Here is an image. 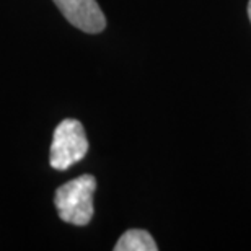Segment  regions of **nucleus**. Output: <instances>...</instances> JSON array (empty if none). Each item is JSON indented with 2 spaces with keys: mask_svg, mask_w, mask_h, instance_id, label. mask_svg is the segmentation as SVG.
Returning a JSON list of instances; mask_svg holds the SVG:
<instances>
[{
  "mask_svg": "<svg viewBox=\"0 0 251 251\" xmlns=\"http://www.w3.org/2000/svg\"><path fill=\"white\" fill-rule=\"evenodd\" d=\"M95 189H97V179L92 175H82L57 188L54 204L61 220L77 227L87 225L95 214Z\"/></svg>",
  "mask_w": 251,
  "mask_h": 251,
  "instance_id": "f257e3e1",
  "label": "nucleus"
},
{
  "mask_svg": "<svg viewBox=\"0 0 251 251\" xmlns=\"http://www.w3.org/2000/svg\"><path fill=\"white\" fill-rule=\"evenodd\" d=\"M88 152V140L85 129L77 119H64L54 130L49 162L56 170L70 168L78 163Z\"/></svg>",
  "mask_w": 251,
  "mask_h": 251,
  "instance_id": "f03ea898",
  "label": "nucleus"
},
{
  "mask_svg": "<svg viewBox=\"0 0 251 251\" xmlns=\"http://www.w3.org/2000/svg\"><path fill=\"white\" fill-rule=\"evenodd\" d=\"M65 20L85 33H101L106 26V18L97 0H54Z\"/></svg>",
  "mask_w": 251,
  "mask_h": 251,
  "instance_id": "7ed1b4c3",
  "label": "nucleus"
},
{
  "mask_svg": "<svg viewBox=\"0 0 251 251\" xmlns=\"http://www.w3.org/2000/svg\"><path fill=\"white\" fill-rule=\"evenodd\" d=\"M158 247L152 238V235L145 230L132 228L127 230L118 243L114 245V251H157Z\"/></svg>",
  "mask_w": 251,
  "mask_h": 251,
  "instance_id": "20e7f679",
  "label": "nucleus"
},
{
  "mask_svg": "<svg viewBox=\"0 0 251 251\" xmlns=\"http://www.w3.org/2000/svg\"><path fill=\"white\" fill-rule=\"evenodd\" d=\"M248 17H250V22H251V0H250V3H248Z\"/></svg>",
  "mask_w": 251,
  "mask_h": 251,
  "instance_id": "39448f33",
  "label": "nucleus"
}]
</instances>
